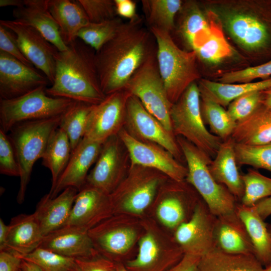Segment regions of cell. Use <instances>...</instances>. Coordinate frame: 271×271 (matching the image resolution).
I'll list each match as a JSON object with an SVG mask.
<instances>
[{
  "instance_id": "836d02e7",
  "label": "cell",
  "mask_w": 271,
  "mask_h": 271,
  "mask_svg": "<svg viewBox=\"0 0 271 271\" xmlns=\"http://www.w3.org/2000/svg\"><path fill=\"white\" fill-rule=\"evenodd\" d=\"M198 87L200 94L225 107L240 96L270 88L271 78L258 82L236 84L222 83L202 79L199 81Z\"/></svg>"
},
{
  "instance_id": "c3c4849f",
  "label": "cell",
  "mask_w": 271,
  "mask_h": 271,
  "mask_svg": "<svg viewBox=\"0 0 271 271\" xmlns=\"http://www.w3.org/2000/svg\"><path fill=\"white\" fill-rule=\"evenodd\" d=\"M12 31L0 25V51L6 53L24 64L31 67L34 66L26 58Z\"/></svg>"
},
{
  "instance_id": "ffe728a7",
  "label": "cell",
  "mask_w": 271,
  "mask_h": 271,
  "mask_svg": "<svg viewBox=\"0 0 271 271\" xmlns=\"http://www.w3.org/2000/svg\"><path fill=\"white\" fill-rule=\"evenodd\" d=\"M98 253L112 261L127 252L138 236L136 229L122 225L119 218L112 216L88 230Z\"/></svg>"
},
{
  "instance_id": "6f0895ef",
  "label": "cell",
  "mask_w": 271,
  "mask_h": 271,
  "mask_svg": "<svg viewBox=\"0 0 271 271\" xmlns=\"http://www.w3.org/2000/svg\"><path fill=\"white\" fill-rule=\"evenodd\" d=\"M25 5V0H1L0 7H15L20 8Z\"/></svg>"
},
{
  "instance_id": "603a6c76",
  "label": "cell",
  "mask_w": 271,
  "mask_h": 271,
  "mask_svg": "<svg viewBox=\"0 0 271 271\" xmlns=\"http://www.w3.org/2000/svg\"><path fill=\"white\" fill-rule=\"evenodd\" d=\"M48 0H25V5L13 11L14 21L32 27L40 33L59 51H66L59 27L49 12Z\"/></svg>"
},
{
  "instance_id": "680465c9",
  "label": "cell",
  "mask_w": 271,
  "mask_h": 271,
  "mask_svg": "<svg viewBox=\"0 0 271 271\" xmlns=\"http://www.w3.org/2000/svg\"><path fill=\"white\" fill-rule=\"evenodd\" d=\"M261 103L271 109V88L262 91Z\"/></svg>"
},
{
  "instance_id": "6125c7cd",
  "label": "cell",
  "mask_w": 271,
  "mask_h": 271,
  "mask_svg": "<svg viewBox=\"0 0 271 271\" xmlns=\"http://www.w3.org/2000/svg\"><path fill=\"white\" fill-rule=\"evenodd\" d=\"M268 229L269 232V233H270V234L271 235V227L269 229L268 228Z\"/></svg>"
},
{
  "instance_id": "f1b7e54d",
  "label": "cell",
  "mask_w": 271,
  "mask_h": 271,
  "mask_svg": "<svg viewBox=\"0 0 271 271\" xmlns=\"http://www.w3.org/2000/svg\"><path fill=\"white\" fill-rule=\"evenodd\" d=\"M48 6L67 46L77 39L79 31L90 23L78 0H48Z\"/></svg>"
},
{
  "instance_id": "d6986e66",
  "label": "cell",
  "mask_w": 271,
  "mask_h": 271,
  "mask_svg": "<svg viewBox=\"0 0 271 271\" xmlns=\"http://www.w3.org/2000/svg\"><path fill=\"white\" fill-rule=\"evenodd\" d=\"M113 215L109 195L85 185L78 191L64 226L88 231Z\"/></svg>"
},
{
  "instance_id": "83f0119b",
  "label": "cell",
  "mask_w": 271,
  "mask_h": 271,
  "mask_svg": "<svg viewBox=\"0 0 271 271\" xmlns=\"http://www.w3.org/2000/svg\"><path fill=\"white\" fill-rule=\"evenodd\" d=\"M184 183V181L178 182L168 179L158 192L161 200L156 209L157 217L164 226L171 229H176L185 221L184 200L188 187Z\"/></svg>"
},
{
  "instance_id": "4fadbf2b",
  "label": "cell",
  "mask_w": 271,
  "mask_h": 271,
  "mask_svg": "<svg viewBox=\"0 0 271 271\" xmlns=\"http://www.w3.org/2000/svg\"><path fill=\"white\" fill-rule=\"evenodd\" d=\"M216 219L206 205L196 204L190 219L181 224L175 232V240L184 254L201 257L217 247Z\"/></svg>"
},
{
  "instance_id": "5bb4252c",
  "label": "cell",
  "mask_w": 271,
  "mask_h": 271,
  "mask_svg": "<svg viewBox=\"0 0 271 271\" xmlns=\"http://www.w3.org/2000/svg\"><path fill=\"white\" fill-rule=\"evenodd\" d=\"M131 94L123 89L106 96L93 105L84 138L103 143L123 128L126 103Z\"/></svg>"
},
{
  "instance_id": "be15d7a7",
  "label": "cell",
  "mask_w": 271,
  "mask_h": 271,
  "mask_svg": "<svg viewBox=\"0 0 271 271\" xmlns=\"http://www.w3.org/2000/svg\"><path fill=\"white\" fill-rule=\"evenodd\" d=\"M19 271H23L21 268L19 270Z\"/></svg>"
},
{
  "instance_id": "ee69618b",
  "label": "cell",
  "mask_w": 271,
  "mask_h": 271,
  "mask_svg": "<svg viewBox=\"0 0 271 271\" xmlns=\"http://www.w3.org/2000/svg\"><path fill=\"white\" fill-rule=\"evenodd\" d=\"M261 91H254L240 96L228 105L232 119L237 122L251 114L261 104Z\"/></svg>"
},
{
  "instance_id": "74e56055",
  "label": "cell",
  "mask_w": 271,
  "mask_h": 271,
  "mask_svg": "<svg viewBox=\"0 0 271 271\" xmlns=\"http://www.w3.org/2000/svg\"><path fill=\"white\" fill-rule=\"evenodd\" d=\"M93 105L75 101L62 115L59 127L67 135L72 152L84 138Z\"/></svg>"
},
{
  "instance_id": "f546056e",
  "label": "cell",
  "mask_w": 271,
  "mask_h": 271,
  "mask_svg": "<svg viewBox=\"0 0 271 271\" xmlns=\"http://www.w3.org/2000/svg\"><path fill=\"white\" fill-rule=\"evenodd\" d=\"M215 237L217 247L225 252L255 255L250 238L237 213L229 217L217 218Z\"/></svg>"
},
{
  "instance_id": "ab89813d",
  "label": "cell",
  "mask_w": 271,
  "mask_h": 271,
  "mask_svg": "<svg viewBox=\"0 0 271 271\" xmlns=\"http://www.w3.org/2000/svg\"><path fill=\"white\" fill-rule=\"evenodd\" d=\"M123 23L118 17L101 23H89L79 31L77 38L96 52L113 38Z\"/></svg>"
},
{
  "instance_id": "d6a6232c",
  "label": "cell",
  "mask_w": 271,
  "mask_h": 271,
  "mask_svg": "<svg viewBox=\"0 0 271 271\" xmlns=\"http://www.w3.org/2000/svg\"><path fill=\"white\" fill-rule=\"evenodd\" d=\"M199 271H264L253 254H232L218 247L202 256Z\"/></svg>"
},
{
  "instance_id": "7402d4cb",
  "label": "cell",
  "mask_w": 271,
  "mask_h": 271,
  "mask_svg": "<svg viewBox=\"0 0 271 271\" xmlns=\"http://www.w3.org/2000/svg\"><path fill=\"white\" fill-rule=\"evenodd\" d=\"M39 247L74 258H88L99 255L88 231L64 226L43 237Z\"/></svg>"
},
{
  "instance_id": "7c38bea8",
  "label": "cell",
  "mask_w": 271,
  "mask_h": 271,
  "mask_svg": "<svg viewBox=\"0 0 271 271\" xmlns=\"http://www.w3.org/2000/svg\"><path fill=\"white\" fill-rule=\"evenodd\" d=\"M123 128L137 140L158 145L183 163L184 157L176 137L145 108L138 98L131 94L126 103Z\"/></svg>"
},
{
  "instance_id": "e575fe53",
  "label": "cell",
  "mask_w": 271,
  "mask_h": 271,
  "mask_svg": "<svg viewBox=\"0 0 271 271\" xmlns=\"http://www.w3.org/2000/svg\"><path fill=\"white\" fill-rule=\"evenodd\" d=\"M72 154L69 138L58 127L52 134L42 158V165L49 169L52 175V190L66 168Z\"/></svg>"
},
{
  "instance_id": "8fae6325",
  "label": "cell",
  "mask_w": 271,
  "mask_h": 271,
  "mask_svg": "<svg viewBox=\"0 0 271 271\" xmlns=\"http://www.w3.org/2000/svg\"><path fill=\"white\" fill-rule=\"evenodd\" d=\"M128 152L117 134L102 145L94 167L88 173L86 184L111 194L126 177L130 166Z\"/></svg>"
},
{
  "instance_id": "ac0fdd59",
  "label": "cell",
  "mask_w": 271,
  "mask_h": 271,
  "mask_svg": "<svg viewBox=\"0 0 271 271\" xmlns=\"http://www.w3.org/2000/svg\"><path fill=\"white\" fill-rule=\"evenodd\" d=\"M49 83L34 67L0 51V99L15 98Z\"/></svg>"
},
{
  "instance_id": "e0dca14e",
  "label": "cell",
  "mask_w": 271,
  "mask_h": 271,
  "mask_svg": "<svg viewBox=\"0 0 271 271\" xmlns=\"http://www.w3.org/2000/svg\"><path fill=\"white\" fill-rule=\"evenodd\" d=\"M180 246H172L163 241L155 229L146 228L139 242L136 257L128 261L129 271H165L177 263L183 256Z\"/></svg>"
},
{
  "instance_id": "cb8c5ba5",
  "label": "cell",
  "mask_w": 271,
  "mask_h": 271,
  "mask_svg": "<svg viewBox=\"0 0 271 271\" xmlns=\"http://www.w3.org/2000/svg\"><path fill=\"white\" fill-rule=\"evenodd\" d=\"M78 192L68 187L53 198L48 194L42 198L34 213L44 237L65 225Z\"/></svg>"
},
{
  "instance_id": "ba28073f",
  "label": "cell",
  "mask_w": 271,
  "mask_h": 271,
  "mask_svg": "<svg viewBox=\"0 0 271 271\" xmlns=\"http://www.w3.org/2000/svg\"><path fill=\"white\" fill-rule=\"evenodd\" d=\"M168 179L157 170L130 165L125 178L109 195L113 215L122 212L134 215L143 213Z\"/></svg>"
},
{
  "instance_id": "1f68e13d",
  "label": "cell",
  "mask_w": 271,
  "mask_h": 271,
  "mask_svg": "<svg viewBox=\"0 0 271 271\" xmlns=\"http://www.w3.org/2000/svg\"><path fill=\"white\" fill-rule=\"evenodd\" d=\"M236 211L250 238L255 256L262 265H269L271 264V235L263 219L254 207L238 205Z\"/></svg>"
},
{
  "instance_id": "d590c367",
  "label": "cell",
  "mask_w": 271,
  "mask_h": 271,
  "mask_svg": "<svg viewBox=\"0 0 271 271\" xmlns=\"http://www.w3.org/2000/svg\"><path fill=\"white\" fill-rule=\"evenodd\" d=\"M143 10L150 27L171 33L174 29L175 19L183 6L181 0H143Z\"/></svg>"
},
{
  "instance_id": "3957f363",
  "label": "cell",
  "mask_w": 271,
  "mask_h": 271,
  "mask_svg": "<svg viewBox=\"0 0 271 271\" xmlns=\"http://www.w3.org/2000/svg\"><path fill=\"white\" fill-rule=\"evenodd\" d=\"M223 29L242 48L256 54H271V5H235L213 10Z\"/></svg>"
},
{
  "instance_id": "2e32d148",
  "label": "cell",
  "mask_w": 271,
  "mask_h": 271,
  "mask_svg": "<svg viewBox=\"0 0 271 271\" xmlns=\"http://www.w3.org/2000/svg\"><path fill=\"white\" fill-rule=\"evenodd\" d=\"M2 25L15 35L22 53L30 62L41 71L51 84L55 76V55L57 49L32 27L14 20L0 21Z\"/></svg>"
},
{
  "instance_id": "9a60e30c",
  "label": "cell",
  "mask_w": 271,
  "mask_h": 271,
  "mask_svg": "<svg viewBox=\"0 0 271 271\" xmlns=\"http://www.w3.org/2000/svg\"><path fill=\"white\" fill-rule=\"evenodd\" d=\"M118 135L128 152L130 165L157 170L176 182H181L186 180L187 168L163 147L157 144L138 141L130 136L124 128Z\"/></svg>"
},
{
  "instance_id": "94428289",
  "label": "cell",
  "mask_w": 271,
  "mask_h": 271,
  "mask_svg": "<svg viewBox=\"0 0 271 271\" xmlns=\"http://www.w3.org/2000/svg\"><path fill=\"white\" fill-rule=\"evenodd\" d=\"M264 271H271V264L264 268Z\"/></svg>"
},
{
  "instance_id": "9f6ffc18",
  "label": "cell",
  "mask_w": 271,
  "mask_h": 271,
  "mask_svg": "<svg viewBox=\"0 0 271 271\" xmlns=\"http://www.w3.org/2000/svg\"><path fill=\"white\" fill-rule=\"evenodd\" d=\"M21 269L23 271H45L37 264L22 259Z\"/></svg>"
},
{
  "instance_id": "d4e9b609",
  "label": "cell",
  "mask_w": 271,
  "mask_h": 271,
  "mask_svg": "<svg viewBox=\"0 0 271 271\" xmlns=\"http://www.w3.org/2000/svg\"><path fill=\"white\" fill-rule=\"evenodd\" d=\"M234 145L231 137L223 141L214 160L209 165V170L218 183L226 187L236 199L241 200L244 188L237 168Z\"/></svg>"
},
{
  "instance_id": "4dcf8cb0",
  "label": "cell",
  "mask_w": 271,
  "mask_h": 271,
  "mask_svg": "<svg viewBox=\"0 0 271 271\" xmlns=\"http://www.w3.org/2000/svg\"><path fill=\"white\" fill-rule=\"evenodd\" d=\"M231 138L244 145L271 143V109L261 103L251 114L236 122Z\"/></svg>"
},
{
  "instance_id": "91938a15",
  "label": "cell",
  "mask_w": 271,
  "mask_h": 271,
  "mask_svg": "<svg viewBox=\"0 0 271 271\" xmlns=\"http://www.w3.org/2000/svg\"><path fill=\"white\" fill-rule=\"evenodd\" d=\"M113 271H129L125 266L121 263H115Z\"/></svg>"
},
{
  "instance_id": "7dc6e473",
  "label": "cell",
  "mask_w": 271,
  "mask_h": 271,
  "mask_svg": "<svg viewBox=\"0 0 271 271\" xmlns=\"http://www.w3.org/2000/svg\"><path fill=\"white\" fill-rule=\"evenodd\" d=\"M0 173L19 177L20 171L13 144L7 133L0 129Z\"/></svg>"
},
{
  "instance_id": "8992f818",
  "label": "cell",
  "mask_w": 271,
  "mask_h": 271,
  "mask_svg": "<svg viewBox=\"0 0 271 271\" xmlns=\"http://www.w3.org/2000/svg\"><path fill=\"white\" fill-rule=\"evenodd\" d=\"M62 115L23 122L15 125L9 131L8 135L20 171V185L17 198L19 204L25 200L33 166L38 160L42 158L50 137L59 126Z\"/></svg>"
},
{
  "instance_id": "f6af8a7d",
  "label": "cell",
  "mask_w": 271,
  "mask_h": 271,
  "mask_svg": "<svg viewBox=\"0 0 271 271\" xmlns=\"http://www.w3.org/2000/svg\"><path fill=\"white\" fill-rule=\"evenodd\" d=\"M270 76L271 60L255 66L225 73L218 79V81L219 82L226 84L242 83Z\"/></svg>"
},
{
  "instance_id": "4316f807",
  "label": "cell",
  "mask_w": 271,
  "mask_h": 271,
  "mask_svg": "<svg viewBox=\"0 0 271 271\" xmlns=\"http://www.w3.org/2000/svg\"><path fill=\"white\" fill-rule=\"evenodd\" d=\"M9 225V234L2 250L22 256L39 247L44 236L34 213L15 216L11 219Z\"/></svg>"
},
{
  "instance_id": "b9f144b4",
  "label": "cell",
  "mask_w": 271,
  "mask_h": 271,
  "mask_svg": "<svg viewBox=\"0 0 271 271\" xmlns=\"http://www.w3.org/2000/svg\"><path fill=\"white\" fill-rule=\"evenodd\" d=\"M18 256L23 260L37 264L46 271L76 270L75 258L43 248L38 247L28 254Z\"/></svg>"
},
{
  "instance_id": "e7e4bbea",
  "label": "cell",
  "mask_w": 271,
  "mask_h": 271,
  "mask_svg": "<svg viewBox=\"0 0 271 271\" xmlns=\"http://www.w3.org/2000/svg\"><path fill=\"white\" fill-rule=\"evenodd\" d=\"M45 271H46V270H45Z\"/></svg>"
},
{
  "instance_id": "5b68a950",
  "label": "cell",
  "mask_w": 271,
  "mask_h": 271,
  "mask_svg": "<svg viewBox=\"0 0 271 271\" xmlns=\"http://www.w3.org/2000/svg\"><path fill=\"white\" fill-rule=\"evenodd\" d=\"M176 139L187 165L185 180L201 196L210 212L218 218L236 214V198L209 171L212 159L184 138Z\"/></svg>"
},
{
  "instance_id": "f35d334b",
  "label": "cell",
  "mask_w": 271,
  "mask_h": 271,
  "mask_svg": "<svg viewBox=\"0 0 271 271\" xmlns=\"http://www.w3.org/2000/svg\"><path fill=\"white\" fill-rule=\"evenodd\" d=\"M195 53L197 58L212 64L220 63L231 57L233 54L232 48L225 37L221 21L215 12L212 21L210 37Z\"/></svg>"
},
{
  "instance_id": "f907efd6",
  "label": "cell",
  "mask_w": 271,
  "mask_h": 271,
  "mask_svg": "<svg viewBox=\"0 0 271 271\" xmlns=\"http://www.w3.org/2000/svg\"><path fill=\"white\" fill-rule=\"evenodd\" d=\"M22 259L16 254L7 251H0V271H19Z\"/></svg>"
},
{
  "instance_id": "681fc988",
  "label": "cell",
  "mask_w": 271,
  "mask_h": 271,
  "mask_svg": "<svg viewBox=\"0 0 271 271\" xmlns=\"http://www.w3.org/2000/svg\"><path fill=\"white\" fill-rule=\"evenodd\" d=\"M75 271H113L115 263L98 255L88 258H76Z\"/></svg>"
},
{
  "instance_id": "f5cc1de1",
  "label": "cell",
  "mask_w": 271,
  "mask_h": 271,
  "mask_svg": "<svg viewBox=\"0 0 271 271\" xmlns=\"http://www.w3.org/2000/svg\"><path fill=\"white\" fill-rule=\"evenodd\" d=\"M117 15L126 18L129 20H133L139 16L137 14V5L132 0H114Z\"/></svg>"
},
{
  "instance_id": "277c9868",
  "label": "cell",
  "mask_w": 271,
  "mask_h": 271,
  "mask_svg": "<svg viewBox=\"0 0 271 271\" xmlns=\"http://www.w3.org/2000/svg\"><path fill=\"white\" fill-rule=\"evenodd\" d=\"M150 31L157 44L159 70L168 99L173 105L200 78L197 57L194 51L180 49L171 33L155 27H150Z\"/></svg>"
},
{
  "instance_id": "60d3db41",
  "label": "cell",
  "mask_w": 271,
  "mask_h": 271,
  "mask_svg": "<svg viewBox=\"0 0 271 271\" xmlns=\"http://www.w3.org/2000/svg\"><path fill=\"white\" fill-rule=\"evenodd\" d=\"M244 184L242 204L253 207L258 201L271 196V178L252 169L241 175Z\"/></svg>"
},
{
  "instance_id": "30bf717a",
  "label": "cell",
  "mask_w": 271,
  "mask_h": 271,
  "mask_svg": "<svg viewBox=\"0 0 271 271\" xmlns=\"http://www.w3.org/2000/svg\"><path fill=\"white\" fill-rule=\"evenodd\" d=\"M124 89L136 96L145 108L170 132H173L170 102L161 77L156 52H152L137 69Z\"/></svg>"
},
{
  "instance_id": "7bdbcfd3",
  "label": "cell",
  "mask_w": 271,
  "mask_h": 271,
  "mask_svg": "<svg viewBox=\"0 0 271 271\" xmlns=\"http://www.w3.org/2000/svg\"><path fill=\"white\" fill-rule=\"evenodd\" d=\"M237 165H249L271 172V143L248 145L235 143Z\"/></svg>"
},
{
  "instance_id": "52a82bcc",
  "label": "cell",
  "mask_w": 271,
  "mask_h": 271,
  "mask_svg": "<svg viewBox=\"0 0 271 271\" xmlns=\"http://www.w3.org/2000/svg\"><path fill=\"white\" fill-rule=\"evenodd\" d=\"M170 118L176 137L184 138L211 159L215 157L223 141L205 126L201 111L200 92L196 82L172 105Z\"/></svg>"
},
{
  "instance_id": "bcb514c9",
  "label": "cell",
  "mask_w": 271,
  "mask_h": 271,
  "mask_svg": "<svg viewBox=\"0 0 271 271\" xmlns=\"http://www.w3.org/2000/svg\"><path fill=\"white\" fill-rule=\"evenodd\" d=\"M90 23H98L117 17L114 0H78Z\"/></svg>"
},
{
  "instance_id": "9c48e42d",
  "label": "cell",
  "mask_w": 271,
  "mask_h": 271,
  "mask_svg": "<svg viewBox=\"0 0 271 271\" xmlns=\"http://www.w3.org/2000/svg\"><path fill=\"white\" fill-rule=\"evenodd\" d=\"M46 88L41 86L13 99H0V129L7 133L23 122L60 116L74 103L71 99L48 95Z\"/></svg>"
},
{
  "instance_id": "44dd1931",
  "label": "cell",
  "mask_w": 271,
  "mask_h": 271,
  "mask_svg": "<svg viewBox=\"0 0 271 271\" xmlns=\"http://www.w3.org/2000/svg\"><path fill=\"white\" fill-rule=\"evenodd\" d=\"M103 143L84 138L72 152L70 160L54 188L48 194L53 198L64 189L73 187L79 191L86 184L88 172L95 163Z\"/></svg>"
},
{
  "instance_id": "7a4b0ae2",
  "label": "cell",
  "mask_w": 271,
  "mask_h": 271,
  "mask_svg": "<svg viewBox=\"0 0 271 271\" xmlns=\"http://www.w3.org/2000/svg\"><path fill=\"white\" fill-rule=\"evenodd\" d=\"M63 52L55 55L53 83L46 89L53 97L97 104L106 96L100 85L95 61V51L77 39Z\"/></svg>"
},
{
  "instance_id": "db71d44e",
  "label": "cell",
  "mask_w": 271,
  "mask_h": 271,
  "mask_svg": "<svg viewBox=\"0 0 271 271\" xmlns=\"http://www.w3.org/2000/svg\"><path fill=\"white\" fill-rule=\"evenodd\" d=\"M253 207L262 219H265L271 215V196L258 201Z\"/></svg>"
},
{
  "instance_id": "484cf974",
  "label": "cell",
  "mask_w": 271,
  "mask_h": 271,
  "mask_svg": "<svg viewBox=\"0 0 271 271\" xmlns=\"http://www.w3.org/2000/svg\"><path fill=\"white\" fill-rule=\"evenodd\" d=\"M180 11L179 31L191 51L195 52L210 37L214 13L212 10L204 12L193 2L183 4Z\"/></svg>"
},
{
  "instance_id": "8d00e7d4",
  "label": "cell",
  "mask_w": 271,
  "mask_h": 271,
  "mask_svg": "<svg viewBox=\"0 0 271 271\" xmlns=\"http://www.w3.org/2000/svg\"><path fill=\"white\" fill-rule=\"evenodd\" d=\"M200 107L203 121L212 133L223 141L231 137L236 122L222 106L200 94Z\"/></svg>"
},
{
  "instance_id": "816d5d0a",
  "label": "cell",
  "mask_w": 271,
  "mask_h": 271,
  "mask_svg": "<svg viewBox=\"0 0 271 271\" xmlns=\"http://www.w3.org/2000/svg\"><path fill=\"white\" fill-rule=\"evenodd\" d=\"M201 257L190 254H184L182 258L166 271H199Z\"/></svg>"
},
{
  "instance_id": "11a10c76",
  "label": "cell",
  "mask_w": 271,
  "mask_h": 271,
  "mask_svg": "<svg viewBox=\"0 0 271 271\" xmlns=\"http://www.w3.org/2000/svg\"><path fill=\"white\" fill-rule=\"evenodd\" d=\"M10 230V225H6L2 218L0 219V250L5 248Z\"/></svg>"
},
{
  "instance_id": "6da1fadb",
  "label": "cell",
  "mask_w": 271,
  "mask_h": 271,
  "mask_svg": "<svg viewBox=\"0 0 271 271\" xmlns=\"http://www.w3.org/2000/svg\"><path fill=\"white\" fill-rule=\"evenodd\" d=\"M151 36L139 16L123 22L113 38L95 52L100 85L105 95L124 89L135 72L154 51Z\"/></svg>"
}]
</instances>
